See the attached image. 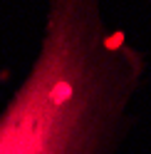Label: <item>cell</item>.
<instances>
[{"mask_svg":"<svg viewBox=\"0 0 151 154\" xmlns=\"http://www.w3.org/2000/svg\"><path fill=\"white\" fill-rule=\"evenodd\" d=\"M141 75L99 0H47L40 55L0 114V154H114Z\"/></svg>","mask_w":151,"mask_h":154,"instance_id":"1","label":"cell"}]
</instances>
